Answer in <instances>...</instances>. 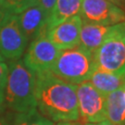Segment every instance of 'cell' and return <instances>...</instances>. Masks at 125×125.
<instances>
[{"mask_svg":"<svg viewBox=\"0 0 125 125\" xmlns=\"http://www.w3.org/2000/svg\"><path fill=\"white\" fill-rule=\"evenodd\" d=\"M79 117L84 123H97L107 120L106 95L96 90L89 82L77 85Z\"/></svg>","mask_w":125,"mask_h":125,"instance_id":"obj_5","label":"cell"},{"mask_svg":"<svg viewBox=\"0 0 125 125\" xmlns=\"http://www.w3.org/2000/svg\"><path fill=\"white\" fill-rule=\"evenodd\" d=\"M84 125H113V124L106 120V121H101V122H97V123H85Z\"/></svg>","mask_w":125,"mask_h":125,"instance_id":"obj_20","label":"cell"},{"mask_svg":"<svg viewBox=\"0 0 125 125\" xmlns=\"http://www.w3.org/2000/svg\"><path fill=\"white\" fill-rule=\"evenodd\" d=\"M123 125H125V123H124V124H123Z\"/></svg>","mask_w":125,"mask_h":125,"instance_id":"obj_27","label":"cell"},{"mask_svg":"<svg viewBox=\"0 0 125 125\" xmlns=\"http://www.w3.org/2000/svg\"><path fill=\"white\" fill-rule=\"evenodd\" d=\"M4 107L14 114H26L36 109L35 76L22 60L9 63Z\"/></svg>","mask_w":125,"mask_h":125,"instance_id":"obj_2","label":"cell"},{"mask_svg":"<svg viewBox=\"0 0 125 125\" xmlns=\"http://www.w3.org/2000/svg\"><path fill=\"white\" fill-rule=\"evenodd\" d=\"M107 1H109V2H111V3H113V4L117 5L118 7H120V8H121V0H107Z\"/></svg>","mask_w":125,"mask_h":125,"instance_id":"obj_22","label":"cell"},{"mask_svg":"<svg viewBox=\"0 0 125 125\" xmlns=\"http://www.w3.org/2000/svg\"><path fill=\"white\" fill-rule=\"evenodd\" d=\"M96 68L125 76V21L111 26L102 45L94 53Z\"/></svg>","mask_w":125,"mask_h":125,"instance_id":"obj_4","label":"cell"},{"mask_svg":"<svg viewBox=\"0 0 125 125\" xmlns=\"http://www.w3.org/2000/svg\"><path fill=\"white\" fill-rule=\"evenodd\" d=\"M106 115L113 125L125 123V85L106 95Z\"/></svg>","mask_w":125,"mask_h":125,"instance_id":"obj_13","label":"cell"},{"mask_svg":"<svg viewBox=\"0 0 125 125\" xmlns=\"http://www.w3.org/2000/svg\"><path fill=\"white\" fill-rule=\"evenodd\" d=\"M95 68L94 54L78 45L60 51L50 72L61 80L78 85L89 80Z\"/></svg>","mask_w":125,"mask_h":125,"instance_id":"obj_3","label":"cell"},{"mask_svg":"<svg viewBox=\"0 0 125 125\" xmlns=\"http://www.w3.org/2000/svg\"><path fill=\"white\" fill-rule=\"evenodd\" d=\"M91 84L100 93L107 95L125 85V76H118L95 68L88 80Z\"/></svg>","mask_w":125,"mask_h":125,"instance_id":"obj_14","label":"cell"},{"mask_svg":"<svg viewBox=\"0 0 125 125\" xmlns=\"http://www.w3.org/2000/svg\"><path fill=\"white\" fill-rule=\"evenodd\" d=\"M57 0H37V6L43 9L47 17L50 15Z\"/></svg>","mask_w":125,"mask_h":125,"instance_id":"obj_19","label":"cell"},{"mask_svg":"<svg viewBox=\"0 0 125 125\" xmlns=\"http://www.w3.org/2000/svg\"><path fill=\"white\" fill-rule=\"evenodd\" d=\"M83 0H57L47 19V31L67 20L80 15Z\"/></svg>","mask_w":125,"mask_h":125,"instance_id":"obj_11","label":"cell"},{"mask_svg":"<svg viewBox=\"0 0 125 125\" xmlns=\"http://www.w3.org/2000/svg\"><path fill=\"white\" fill-rule=\"evenodd\" d=\"M14 113L9 111L6 107L0 109V125H12L13 124Z\"/></svg>","mask_w":125,"mask_h":125,"instance_id":"obj_18","label":"cell"},{"mask_svg":"<svg viewBox=\"0 0 125 125\" xmlns=\"http://www.w3.org/2000/svg\"><path fill=\"white\" fill-rule=\"evenodd\" d=\"M47 19V15L38 6H33L19 14V24L28 42L46 35Z\"/></svg>","mask_w":125,"mask_h":125,"instance_id":"obj_10","label":"cell"},{"mask_svg":"<svg viewBox=\"0 0 125 125\" xmlns=\"http://www.w3.org/2000/svg\"><path fill=\"white\" fill-rule=\"evenodd\" d=\"M28 44L20 27L18 15L6 14L0 27V55L11 61L22 57Z\"/></svg>","mask_w":125,"mask_h":125,"instance_id":"obj_6","label":"cell"},{"mask_svg":"<svg viewBox=\"0 0 125 125\" xmlns=\"http://www.w3.org/2000/svg\"><path fill=\"white\" fill-rule=\"evenodd\" d=\"M121 9L125 11V0H121Z\"/></svg>","mask_w":125,"mask_h":125,"instance_id":"obj_24","label":"cell"},{"mask_svg":"<svg viewBox=\"0 0 125 125\" xmlns=\"http://www.w3.org/2000/svg\"><path fill=\"white\" fill-rule=\"evenodd\" d=\"M9 73V67L4 61H0V109L4 107L5 91L7 85V79Z\"/></svg>","mask_w":125,"mask_h":125,"instance_id":"obj_17","label":"cell"},{"mask_svg":"<svg viewBox=\"0 0 125 125\" xmlns=\"http://www.w3.org/2000/svg\"><path fill=\"white\" fill-rule=\"evenodd\" d=\"M6 12L4 11V9H2V7L0 6V27L2 25V22H3V20L5 18V15H6Z\"/></svg>","mask_w":125,"mask_h":125,"instance_id":"obj_21","label":"cell"},{"mask_svg":"<svg viewBox=\"0 0 125 125\" xmlns=\"http://www.w3.org/2000/svg\"><path fill=\"white\" fill-rule=\"evenodd\" d=\"M110 29L111 26H103L83 22L79 45L94 54L95 50L102 45Z\"/></svg>","mask_w":125,"mask_h":125,"instance_id":"obj_12","label":"cell"},{"mask_svg":"<svg viewBox=\"0 0 125 125\" xmlns=\"http://www.w3.org/2000/svg\"><path fill=\"white\" fill-rule=\"evenodd\" d=\"M12 125H54V122L35 109L26 114H15Z\"/></svg>","mask_w":125,"mask_h":125,"instance_id":"obj_15","label":"cell"},{"mask_svg":"<svg viewBox=\"0 0 125 125\" xmlns=\"http://www.w3.org/2000/svg\"><path fill=\"white\" fill-rule=\"evenodd\" d=\"M0 6L7 14L19 15L33 6H37V0H0Z\"/></svg>","mask_w":125,"mask_h":125,"instance_id":"obj_16","label":"cell"},{"mask_svg":"<svg viewBox=\"0 0 125 125\" xmlns=\"http://www.w3.org/2000/svg\"><path fill=\"white\" fill-rule=\"evenodd\" d=\"M36 109L53 122L80 120L77 85L67 83L51 72L34 73Z\"/></svg>","mask_w":125,"mask_h":125,"instance_id":"obj_1","label":"cell"},{"mask_svg":"<svg viewBox=\"0 0 125 125\" xmlns=\"http://www.w3.org/2000/svg\"><path fill=\"white\" fill-rule=\"evenodd\" d=\"M60 50L46 36H41L31 42L23 58V63L33 73L50 72Z\"/></svg>","mask_w":125,"mask_h":125,"instance_id":"obj_8","label":"cell"},{"mask_svg":"<svg viewBox=\"0 0 125 125\" xmlns=\"http://www.w3.org/2000/svg\"><path fill=\"white\" fill-rule=\"evenodd\" d=\"M80 17L83 23L113 26L125 21V11L107 0H83Z\"/></svg>","mask_w":125,"mask_h":125,"instance_id":"obj_7","label":"cell"},{"mask_svg":"<svg viewBox=\"0 0 125 125\" xmlns=\"http://www.w3.org/2000/svg\"><path fill=\"white\" fill-rule=\"evenodd\" d=\"M3 60H4V59H3V58H2L1 55H0V61H3Z\"/></svg>","mask_w":125,"mask_h":125,"instance_id":"obj_25","label":"cell"},{"mask_svg":"<svg viewBox=\"0 0 125 125\" xmlns=\"http://www.w3.org/2000/svg\"><path fill=\"white\" fill-rule=\"evenodd\" d=\"M83 21L80 15L72 17L46 32V38L58 50L72 49L80 44Z\"/></svg>","mask_w":125,"mask_h":125,"instance_id":"obj_9","label":"cell"},{"mask_svg":"<svg viewBox=\"0 0 125 125\" xmlns=\"http://www.w3.org/2000/svg\"><path fill=\"white\" fill-rule=\"evenodd\" d=\"M61 125H83V124L74 121V122H61Z\"/></svg>","mask_w":125,"mask_h":125,"instance_id":"obj_23","label":"cell"},{"mask_svg":"<svg viewBox=\"0 0 125 125\" xmlns=\"http://www.w3.org/2000/svg\"><path fill=\"white\" fill-rule=\"evenodd\" d=\"M57 125H61V122H58V123Z\"/></svg>","mask_w":125,"mask_h":125,"instance_id":"obj_26","label":"cell"}]
</instances>
